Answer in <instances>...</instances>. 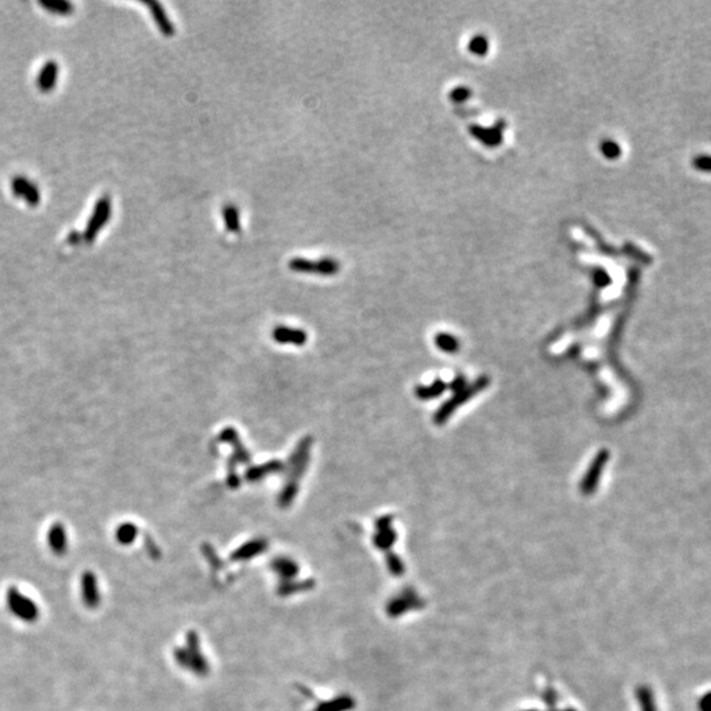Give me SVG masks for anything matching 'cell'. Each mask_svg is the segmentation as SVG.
<instances>
[{"label":"cell","instance_id":"obj_1","mask_svg":"<svg viewBox=\"0 0 711 711\" xmlns=\"http://www.w3.org/2000/svg\"><path fill=\"white\" fill-rule=\"evenodd\" d=\"M6 604L11 614L21 622L35 623L40 618V609L28 595L16 586H10L6 592Z\"/></svg>","mask_w":711,"mask_h":711},{"label":"cell","instance_id":"obj_20","mask_svg":"<svg viewBox=\"0 0 711 711\" xmlns=\"http://www.w3.org/2000/svg\"><path fill=\"white\" fill-rule=\"evenodd\" d=\"M693 166L700 171L711 173V156L700 154V156L693 158Z\"/></svg>","mask_w":711,"mask_h":711},{"label":"cell","instance_id":"obj_17","mask_svg":"<svg viewBox=\"0 0 711 711\" xmlns=\"http://www.w3.org/2000/svg\"><path fill=\"white\" fill-rule=\"evenodd\" d=\"M264 549H265V542L255 540V542H250L247 545L241 547V549L237 551L236 556L238 559H244V557H249V556H255Z\"/></svg>","mask_w":711,"mask_h":711},{"label":"cell","instance_id":"obj_12","mask_svg":"<svg viewBox=\"0 0 711 711\" xmlns=\"http://www.w3.org/2000/svg\"><path fill=\"white\" fill-rule=\"evenodd\" d=\"M40 6L50 13L59 15V16H69L74 12V6L66 1V0H49V1H40Z\"/></svg>","mask_w":711,"mask_h":711},{"label":"cell","instance_id":"obj_9","mask_svg":"<svg viewBox=\"0 0 711 711\" xmlns=\"http://www.w3.org/2000/svg\"><path fill=\"white\" fill-rule=\"evenodd\" d=\"M145 4H147V7H149L150 15H152V18L156 21V24H157V27L161 30V32L165 36H173L174 27L170 23L168 15H166L165 10L162 8V6L159 3H157V1H148Z\"/></svg>","mask_w":711,"mask_h":711},{"label":"cell","instance_id":"obj_5","mask_svg":"<svg viewBox=\"0 0 711 711\" xmlns=\"http://www.w3.org/2000/svg\"><path fill=\"white\" fill-rule=\"evenodd\" d=\"M80 595L82 601L89 609H97L100 603L98 578L92 572L83 573L80 577Z\"/></svg>","mask_w":711,"mask_h":711},{"label":"cell","instance_id":"obj_13","mask_svg":"<svg viewBox=\"0 0 711 711\" xmlns=\"http://www.w3.org/2000/svg\"><path fill=\"white\" fill-rule=\"evenodd\" d=\"M636 700L639 703L640 711H659L655 700V694L651 688L643 685L636 689Z\"/></svg>","mask_w":711,"mask_h":711},{"label":"cell","instance_id":"obj_8","mask_svg":"<svg viewBox=\"0 0 711 711\" xmlns=\"http://www.w3.org/2000/svg\"><path fill=\"white\" fill-rule=\"evenodd\" d=\"M311 444H312V440L310 437H305L296 446V452L291 457V473H293L294 478L300 477L302 473L305 472L307 463H308V457H310Z\"/></svg>","mask_w":711,"mask_h":711},{"label":"cell","instance_id":"obj_10","mask_svg":"<svg viewBox=\"0 0 711 711\" xmlns=\"http://www.w3.org/2000/svg\"><path fill=\"white\" fill-rule=\"evenodd\" d=\"M220 439L227 442L229 444L233 445L235 446V454L231 457L232 461H240V463H245V461H249V454H248L244 445L240 444L238 442V436H237L236 431L233 428H227L224 430L221 435H220Z\"/></svg>","mask_w":711,"mask_h":711},{"label":"cell","instance_id":"obj_23","mask_svg":"<svg viewBox=\"0 0 711 711\" xmlns=\"http://www.w3.org/2000/svg\"><path fill=\"white\" fill-rule=\"evenodd\" d=\"M80 237L83 238V236H82V235H79L77 231H71V232H70L69 237H68V240H69L70 244H78Z\"/></svg>","mask_w":711,"mask_h":711},{"label":"cell","instance_id":"obj_4","mask_svg":"<svg viewBox=\"0 0 711 711\" xmlns=\"http://www.w3.org/2000/svg\"><path fill=\"white\" fill-rule=\"evenodd\" d=\"M12 193L16 198L24 199V202L30 207H37L41 200L40 190L32 181L24 176H16L11 181Z\"/></svg>","mask_w":711,"mask_h":711},{"label":"cell","instance_id":"obj_15","mask_svg":"<svg viewBox=\"0 0 711 711\" xmlns=\"http://www.w3.org/2000/svg\"><path fill=\"white\" fill-rule=\"evenodd\" d=\"M136 533H138V528L133 524L124 523L119 527L116 537L121 544H130L135 540Z\"/></svg>","mask_w":711,"mask_h":711},{"label":"cell","instance_id":"obj_16","mask_svg":"<svg viewBox=\"0 0 711 711\" xmlns=\"http://www.w3.org/2000/svg\"><path fill=\"white\" fill-rule=\"evenodd\" d=\"M223 215L226 220V226L229 231L237 232L240 229V219H238V211L235 206H227L223 209Z\"/></svg>","mask_w":711,"mask_h":711},{"label":"cell","instance_id":"obj_22","mask_svg":"<svg viewBox=\"0 0 711 711\" xmlns=\"http://www.w3.org/2000/svg\"><path fill=\"white\" fill-rule=\"evenodd\" d=\"M700 711H711V691L705 693L698 702Z\"/></svg>","mask_w":711,"mask_h":711},{"label":"cell","instance_id":"obj_19","mask_svg":"<svg viewBox=\"0 0 711 711\" xmlns=\"http://www.w3.org/2000/svg\"><path fill=\"white\" fill-rule=\"evenodd\" d=\"M606 457H607V456H606L604 452H603L602 454H600V457H598V458H597V461L594 463L592 469H594V473L595 474L589 475V480L585 482V486H588L590 490H592V487L595 486V482H597V480H598V474L597 473H600V470L602 469L603 464H604V461H606Z\"/></svg>","mask_w":711,"mask_h":711},{"label":"cell","instance_id":"obj_2","mask_svg":"<svg viewBox=\"0 0 711 711\" xmlns=\"http://www.w3.org/2000/svg\"><path fill=\"white\" fill-rule=\"evenodd\" d=\"M111 214H112L111 198L109 195L99 198L97 205L94 206V209H92V214L90 217L89 223H87V226L85 228V232L82 235L86 243H92L98 237L99 232L107 226Z\"/></svg>","mask_w":711,"mask_h":711},{"label":"cell","instance_id":"obj_18","mask_svg":"<svg viewBox=\"0 0 711 711\" xmlns=\"http://www.w3.org/2000/svg\"><path fill=\"white\" fill-rule=\"evenodd\" d=\"M395 540V533H393V530L390 527H381L379 528V533L375 537V543L378 547H387V545H391V543Z\"/></svg>","mask_w":711,"mask_h":711},{"label":"cell","instance_id":"obj_21","mask_svg":"<svg viewBox=\"0 0 711 711\" xmlns=\"http://www.w3.org/2000/svg\"><path fill=\"white\" fill-rule=\"evenodd\" d=\"M437 341H439V344L442 346V349H444V351H454L456 346H457L456 340H454V337H451V336H439Z\"/></svg>","mask_w":711,"mask_h":711},{"label":"cell","instance_id":"obj_6","mask_svg":"<svg viewBox=\"0 0 711 711\" xmlns=\"http://www.w3.org/2000/svg\"><path fill=\"white\" fill-rule=\"evenodd\" d=\"M273 339L279 344H291V346H302L307 343V334L299 328H288L285 326H278L272 332Z\"/></svg>","mask_w":711,"mask_h":711},{"label":"cell","instance_id":"obj_3","mask_svg":"<svg viewBox=\"0 0 711 711\" xmlns=\"http://www.w3.org/2000/svg\"><path fill=\"white\" fill-rule=\"evenodd\" d=\"M288 267L298 273H314L319 276H334L340 265L339 262L332 258H322L319 261H310L305 258H293L288 262Z\"/></svg>","mask_w":711,"mask_h":711},{"label":"cell","instance_id":"obj_14","mask_svg":"<svg viewBox=\"0 0 711 711\" xmlns=\"http://www.w3.org/2000/svg\"><path fill=\"white\" fill-rule=\"evenodd\" d=\"M282 469V464L279 461H273V463H269V464L264 465V466H255V468H250L247 472V480L248 481H258L261 478H264L267 474L276 473L278 470Z\"/></svg>","mask_w":711,"mask_h":711},{"label":"cell","instance_id":"obj_7","mask_svg":"<svg viewBox=\"0 0 711 711\" xmlns=\"http://www.w3.org/2000/svg\"><path fill=\"white\" fill-rule=\"evenodd\" d=\"M59 73V63L54 59H49L44 63L37 75V87L41 92H50L56 89Z\"/></svg>","mask_w":711,"mask_h":711},{"label":"cell","instance_id":"obj_11","mask_svg":"<svg viewBox=\"0 0 711 711\" xmlns=\"http://www.w3.org/2000/svg\"><path fill=\"white\" fill-rule=\"evenodd\" d=\"M49 544L53 552H56L57 554L65 553L68 540H66L65 528L62 525L57 524V525L51 527L49 533Z\"/></svg>","mask_w":711,"mask_h":711}]
</instances>
